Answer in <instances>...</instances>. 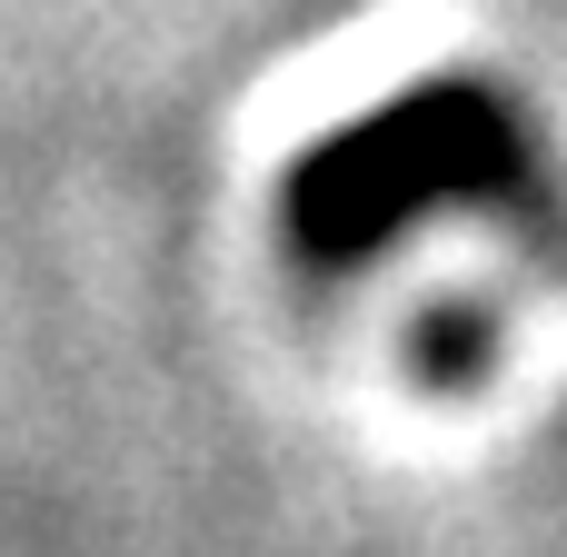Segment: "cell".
Returning a JSON list of instances; mask_svg holds the SVG:
<instances>
[{"label":"cell","instance_id":"1","mask_svg":"<svg viewBox=\"0 0 567 557\" xmlns=\"http://www.w3.org/2000/svg\"><path fill=\"white\" fill-rule=\"evenodd\" d=\"M538 199V120L498 80H419L319 149H299L279 189V239L309 279H359L439 209H528Z\"/></svg>","mask_w":567,"mask_h":557}]
</instances>
